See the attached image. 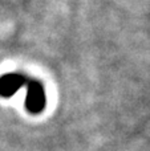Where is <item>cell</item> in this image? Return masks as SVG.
<instances>
[{
  "instance_id": "1",
  "label": "cell",
  "mask_w": 150,
  "mask_h": 151,
  "mask_svg": "<svg viewBox=\"0 0 150 151\" xmlns=\"http://www.w3.org/2000/svg\"><path fill=\"white\" fill-rule=\"evenodd\" d=\"M27 88V98L25 107L29 113H40L45 106V93L43 85L36 80H28L25 83Z\"/></svg>"
},
{
  "instance_id": "2",
  "label": "cell",
  "mask_w": 150,
  "mask_h": 151,
  "mask_svg": "<svg viewBox=\"0 0 150 151\" xmlns=\"http://www.w3.org/2000/svg\"><path fill=\"white\" fill-rule=\"evenodd\" d=\"M28 78L19 73H8L0 77V96L11 97L25 86Z\"/></svg>"
}]
</instances>
